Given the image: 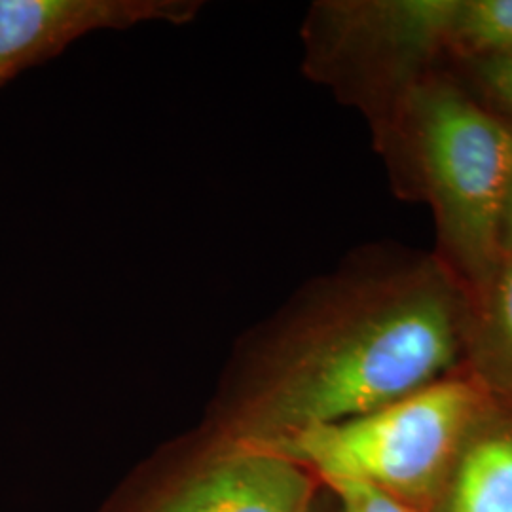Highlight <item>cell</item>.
<instances>
[{"instance_id":"obj_1","label":"cell","mask_w":512,"mask_h":512,"mask_svg":"<svg viewBox=\"0 0 512 512\" xmlns=\"http://www.w3.org/2000/svg\"><path fill=\"white\" fill-rule=\"evenodd\" d=\"M313 298L256 403L258 444L363 416L465 366L471 300L433 251L384 253Z\"/></svg>"},{"instance_id":"obj_2","label":"cell","mask_w":512,"mask_h":512,"mask_svg":"<svg viewBox=\"0 0 512 512\" xmlns=\"http://www.w3.org/2000/svg\"><path fill=\"white\" fill-rule=\"evenodd\" d=\"M395 192L425 203L435 249L469 300L499 260V213L512 175V129L452 71L431 74L370 124Z\"/></svg>"},{"instance_id":"obj_3","label":"cell","mask_w":512,"mask_h":512,"mask_svg":"<svg viewBox=\"0 0 512 512\" xmlns=\"http://www.w3.org/2000/svg\"><path fill=\"white\" fill-rule=\"evenodd\" d=\"M490 401L488 387L463 366L363 416L258 446L310 465L321 478L365 480L423 511L446 488L463 442Z\"/></svg>"},{"instance_id":"obj_4","label":"cell","mask_w":512,"mask_h":512,"mask_svg":"<svg viewBox=\"0 0 512 512\" xmlns=\"http://www.w3.org/2000/svg\"><path fill=\"white\" fill-rule=\"evenodd\" d=\"M461 0H338L306 21V69L374 124L458 63Z\"/></svg>"},{"instance_id":"obj_5","label":"cell","mask_w":512,"mask_h":512,"mask_svg":"<svg viewBox=\"0 0 512 512\" xmlns=\"http://www.w3.org/2000/svg\"><path fill=\"white\" fill-rule=\"evenodd\" d=\"M188 2L0 0V80L97 29L145 19H186Z\"/></svg>"},{"instance_id":"obj_6","label":"cell","mask_w":512,"mask_h":512,"mask_svg":"<svg viewBox=\"0 0 512 512\" xmlns=\"http://www.w3.org/2000/svg\"><path fill=\"white\" fill-rule=\"evenodd\" d=\"M311 499L300 461L256 446L203 471L158 512H310Z\"/></svg>"},{"instance_id":"obj_7","label":"cell","mask_w":512,"mask_h":512,"mask_svg":"<svg viewBox=\"0 0 512 512\" xmlns=\"http://www.w3.org/2000/svg\"><path fill=\"white\" fill-rule=\"evenodd\" d=\"M444 512H512V410L494 395L459 450Z\"/></svg>"},{"instance_id":"obj_8","label":"cell","mask_w":512,"mask_h":512,"mask_svg":"<svg viewBox=\"0 0 512 512\" xmlns=\"http://www.w3.org/2000/svg\"><path fill=\"white\" fill-rule=\"evenodd\" d=\"M465 368L494 397L512 399V253L499 256L490 279L471 300Z\"/></svg>"},{"instance_id":"obj_9","label":"cell","mask_w":512,"mask_h":512,"mask_svg":"<svg viewBox=\"0 0 512 512\" xmlns=\"http://www.w3.org/2000/svg\"><path fill=\"white\" fill-rule=\"evenodd\" d=\"M452 73L512 129V55L465 63Z\"/></svg>"},{"instance_id":"obj_10","label":"cell","mask_w":512,"mask_h":512,"mask_svg":"<svg viewBox=\"0 0 512 512\" xmlns=\"http://www.w3.org/2000/svg\"><path fill=\"white\" fill-rule=\"evenodd\" d=\"M321 480L338 497L344 512H425L365 480L346 476H325Z\"/></svg>"},{"instance_id":"obj_11","label":"cell","mask_w":512,"mask_h":512,"mask_svg":"<svg viewBox=\"0 0 512 512\" xmlns=\"http://www.w3.org/2000/svg\"><path fill=\"white\" fill-rule=\"evenodd\" d=\"M499 253L509 255L512 253V175L505 190V198L501 203V213H499Z\"/></svg>"}]
</instances>
